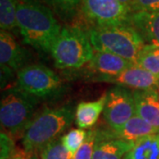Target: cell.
<instances>
[{"mask_svg":"<svg viewBox=\"0 0 159 159\" xmlns=\"http://www.w3.org/2000/svg\"><path fill=\"white\" fill-rule=\"evenodd\" d=\"M17 86L38 99L60 95L64 89L61 78L43 65H28L17 73Z\"/></svg>","mask_w":159,"mask_h":159,"instance_id":"obj_6","label":"cell"},{"mask_svg":"<svg viewBox=\"0 0 159 159\" xmlns=\"http://www.w3.org/2000/svg\"><path fill=\"white\" fill-rule=\"evenodd\" d=\"M40 159H72V155L63 144L61 137L50 142L40 150Z\"/></svg>","mask_w":159,"mask_h":159,"instance_id":"obj_21","label":"cell"},{"mask_svg":"<svg viewBox=\"0 0 159 159\" xmlns=\"http://www.w3.org/2000/svg\"><path fill=\"white\" fill-rule=\"evenodd\" d=\"M134 144L135 142L123 139H98L92 159H123Z\"/></svg>","mask_w":159,"mask_h":159,"instance_id":"obj_16","label":"cell"},{"mask_svg":"<svg viewBox=\"0 0 159 159\" xmlns=\"http://www.w3.org/2000/svg\"><path fill=\"white\" fill-rule=\"evenodd\" d=\"M107 99L103 118L111 129H118L135 115V103L133 91L117 86L106 93Z\"/></svg>","mask_w":159,"mask_h":159,"instance_id":"obj_8","label":"cell"},{"mask_svg":"<svg viewBox=\"0 0 159 159\" xmlns=\"http://www.w3.org/2000/svg\"><path fill=\"white\" fill-rule=\"evenodd\" d=\"M119 2H121L122 4H124L125 6H127L129 8H130L131 5H132V2L133 0H119Z\"/></svg>","mask_w":159,"mask_h":159,"instance_id":"obj_27","label":"cell"},{"mask_svg":"<svg viewBox=\"0 0 159 159\" xmlns=\"http://www.w3.org/2000/svg\"><path fill=\"white\" fill-rule=\"evenodd\" d=\"M130 24L141 35L145 44L159 46V11L133 12Z\"/></svg>","mask_w":159,"mask_h":159,"instance_id":"obj_13","label":"cell"},{"mask_svg":"<svg viewBox=\"0 0 159 159\" xmlns=\"http://www.w3.org/2000/svg\"><path fill=\"white\" fill-rule=\"evenodd\" d=\"M88 132L81 128H75L70 130L65 135L61 137L63 144L66 148L72 157L77 152V150L83 144L87 137Z\"/></svg>","mask_w":159,"mask_h":159,"instance_id":"obj_22","label":"cell"},{"mask_svg":"<svg viewBox=\"0 0 159 159\" xmlns=\"http://www.w3.org/2000/svg\"><path fill=\"white\" fill-rule=\"evenodd\" d=\"M97 130L88 131L87 137L83 144L77 150V152L73 156L72 159H92L94 151L97 146Z\"/></svg>","mask_w":159,"mask_h":159,"instance_id":"obj_23","label":"cell"},{"mask_svg":"<svg viewBox=\"0 0 159 159\" xmlns=\"http://www.w3.org/2000/svg\"><path fill=\"white\" fill-rule=\"evenodd\" d=\"M93 80L113 83L134 90L159 89V78L136 65L117 75H96Z\"/></svg>","mask_w":159,"mask_h":159,"instance_id":"obj_10","label":"cell"},{"mask_svg":"<svg viewBox=\"0 0 159 159\" xmlns=\"http://www.w3.org/2000/svg\"><path fill=\"white\" fill-rule=\"evenodd\" d=\"M135 114L159 130L158 89L133 90Z\"/></svg>","mask_w":159,"mask_h":159,"instance_id":"obj_12","label":"cell"},{"mask_svg":"<svg viewBox=\"0 0 159 159\" xmlns=\"http://www.w3.org/2000/svg\"><path fill=\"white\" fill-rule=\"evenodd\" d=\"M29 53L17 43L14 36L7 31H0V65L1 86H6L15 72H19L29 61Z\"/></svg>","mask_w":159,"mask_h":159,"instance_id":"obj_9","label":"cell"},{"mask_svg":"<svg viewBox=\"0 0 159 159\" xmlns=\"http://www.w3.org/2000/svg\"><path fill=\"white\" fill-rule=\"evenodd\" d=\"M50 53L57 68L78 69L89 64L95 52L88 31L79 26H65Z\"/></svg>","mask_w":159,"mask_h":159,"instance_id":"obj_4","label":"cell"},{"mask_svg":"<svg viewBox=\"0 0 159 159\" xmlns=\"http://www.w3.org/2000/svg\"><path fill=\"white\" fill-rule=\"evenodd\" d=\"M130 9L132 12L159 11V0H133Z\"/></svg>","mask_w":159,"mask_h":159,"instance_id":"obj_25","label":"cell"},{"mask_svg":"<svg viewBox=\"0 0 159 159\" xmlns=\"http://www.w3.org/2000/svg\"><path fill=\"white\" fill-rule=\"evenodd\" d=\"M88 33L94 51L118 55L134 65L145 43L129 23L89 29Z\"/></svg>","mask_w":159,"mask_h":159,"instance_id":"obj_3","label":"cell"},{"mask_svg":"<svg viewBox=\"0 0 159 159\" xmlns=\"http://www.w3.org/2000/svg\"><path fill=\"white\" fill-rule=\"evenodd\" d=\"M135 65L159 78V46L145 44Z\"/></svg>","mask_w":159,"mask_h":159,"instance_id":"obj_19","label":"cell"},{"mask_svg":"<svg viewBox=\"0 0 159 159\" xmlns=\"http://www.w3.org/2000/svg\"><path fill=\"white\" fill-rule=\"evenodd\" d=\"M159 133L158 129L148 124L144 119L138 115H134L126 123L118 129L99 131L97 130V135L99 140L106 139H123L126 141L137 142L143 137L148 136L154 134Z\"/></svg>","mask_w":159,"mask_h":159,"instance_id":"obj_11","label":"cell"},{"mask_svg":"<svg viewBox=\"0 0 159 159\" xmlns=\"http://www.w3.org/2000/svg\"><path fill=\"white\" fill-rule=\"evenodd\" d=\"M29 159H40V158L38 157L37 154H32V155H30V157H29Z\"/></svg>","mask_w":159,"mask_h":159,"instance_id":"obj_28","label":"cell"},{"mask_svg":"<svg viewBox=\"0 0 159 159\" xmlns=\"http://www.w3.org/2000/svg\"><path fill=\"white\" fill-rule=\"evenodd\" d=\"M30 155L27 153L25 150H16L15 154L12 156L11 159H29Z\"/></svg>","mask_w":159,"mask_h":159,"instance_id":"obj_26","label":"cell"},{"mask_svg":"<svg viewBox=\"0 0 159 159\" xmlns=\"http://www.w3.org/2000/svg\"><path fill=\"white\" fill-rule=\"evenodd\" d=\"M134 64L112 53L95 51L89 66L98 75H117L130 68Z\"/></svg>","mask_w":159,"mask_h":159,"instance_id":"obj_14","label":"cell"},{"mask_svg":"<svg viewBox=\"0 0 159 159\" xmlns=\"http://www.w3.org/2000/svg\"><path fill=\"white\" fill-rule=\"evenodd\" d=\"M15 144L12 136L5 131L0 134V159H11L15 154Z\"/></svg>","mask_w":159,"mask_h":159,"instance_id":"obj_24","label":"cell"},{"mask_svg":"<svg viewBox=\"0 0 159 159\" xmlns=\"http://www.w3.org/2000/svg\"><path fill=\"white\" fill-rule=\"evenodd\" d=\"M123 159H159V133L138 140Z\"/></svg>","mask_w":159,"mask_h":159,"instance_id":"obj_17","label":"cell"},{"mask_svg":"<svg viewBox=\"0 0 159 159\" xmlns=\"http://www.w3.org/2000/svg\"><path fill=\"white\" fill-rule=\"evenodd\" d=\"M59 17L69 20L80 11V0H43Z\"/></svg>","mask_w":159,"mask_h":159,"instance_id":"obj_20","label":"cell"},{"mask_svg":"<svg viewBox=\"0 0 159 159\" xmlns=\"http://www.w3.org/2000/svg\"><path fill=\"white\" fill-rule=\"evenodd\" d=\"M80 11L89 29L129 23L133 13L119 0H80Z\"/></svg>","mask_w":159,"mask_h":159,"instance_id":"obj_7","label":"cell"},{"mask_svg":"<svg viewBox=\"0 0 159 159\" xmlns=\"http://www.w3.org/2000/svg\"><path fill=\"white\" fill-rule=\"evenodd\" d=\"M107 95L104 94L98 99L91 102H80L75 109V123L81 129L90 128L97 123L103 112Z\"/></svg>","mask_w":159,"mask_h":159,"instance_id":"obj_15","label":"cell"},{"mask_svg":"<svg viewBox=\"0 0 159 159\" xmlns=\"http://www.w3.org/2000/svg\"><path fill=\"white\" fill-rule=\"evenodd\" d=\"M17 23L23 41L36 51L51 52L61 26L40 0H17Z\"/></svg>","mask_w":159,"mask_h":159,"instance_id":"obj_1","label":"cell"},{"mask_svg":"<svg viewBox=\"0 0 159 159\" xmlns=\"http://www.w3.org/2000/svg\"><path fill=\"white\" fill-rule=\"evenodd\" d=\"M39 104V99L18 86L9 88L2 95L0 121L2 128L11 136L22 135Z\"/></svg>","mask_w":159,"mask_h":159,"instance_id":"obj_5","label":"cell"},{"mask_svg":"<svg viewBox=\"0 0 159 159\" xmlns=\"http://www.w3.org/2000/svg\"><path fill=\"white\" fill-rule=\"evenodd\" d=\"M75 111L71 105L57 108H46L34 116L21 135L24 150L37 154L50 142H53L72 125Z\"/></svg>","mask_w":159,"mask_h":159,"instance_id":"obj_2","label":"cell"},{"mask_svg":"<svg viewBox=\"0 0 159 159\" xmlns=\"http://www.w3.org/2000/svg\"><path fill=\"white\" fill-rule=\"evenodd\" d=\"M0 28L10 33L19 31L17 0H0Z\"/></svg>","mask_w":159,"mask_h":159,"instance_id":"obj_18","label":"cell"}]
</instances>
